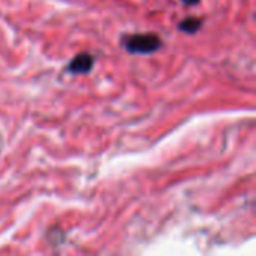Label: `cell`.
<instances>
[{
	"label": "cell",
	"mask_w": 256,
	"mask_h": 256,
	"mask_svg": "<svg viewBox=\"0 0 256 256\" xmlns=\"http://www.w3.org/2000/svg\"><path fill=\"white\" fill-rule=\"evenodd\" d=\"M93 62H94V58L90 54H80L69 63L68 69L72 74H87L92 70Z\"/></svg>",
	"instance_id": "cell-2"
},
{
	"label": "cell",
	"mask_w": 256,
	"mask_h": 256,
	"mask_svg": "<svg viewBox=\"0 0 256 256\" xmlns=\"http://www.w3.org/2000/svg\"><path fill=\"white\" fill-rule=\"evenodd\" d=\"M160 38L154 33L132 34L123 39V46L132 54H150L159 50Z\"/></svg>",
	"instance_id": "cell-1"
},
{
	"label": "cell",
	"mask_w": 256,
	"mask_h": 256,
	"mask_svg": "<svg viewBox=\"0 0 256 256\" xmlns=\"http://www.w3.org/2000/svg\"><path fill=\"white\" fill-rule=\"evenodd\" d=\"M201 24H202V20H198V18H188V20L182 21L178 27H180V30L186 32V33H195V32L200 30Z\"/></svg>",
	"instance_id": "cell-3"
},
{
	"label": "cell",
	"mask_w": 256,
	"mask_h": 256,
	"mask_svg": "<svg viewBox=\"0 0 256 256\" xmlns=\"http://www.w3.org/2000/svg\"><path fill=\"white\" fill-rule=\"evenodd\" d=\"M186 4H189V6H192V4H195V3H198L200 0H183Z\"/></svg>",
	"instance_id": "cell-4"
}]
</instances>
